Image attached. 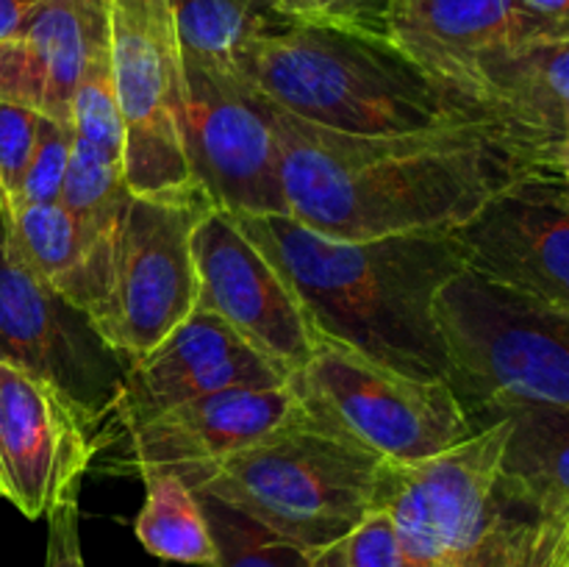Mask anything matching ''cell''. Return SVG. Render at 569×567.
<instances>
[{
  "label": "cell",
  "mask_w": 569,
  "mask_h": 567,
  "mask_svg": "<svg viewBox=\"0 0 569 567\" xmlns=\"http://www.w3.org/2000/svg\"><path fill=\"white\" fill-rule=\"evenodd\" d=\"M264 109L289 217L333 239L453 233L500 192L553 167L559 150V137L517 115L365 137Z\"/></svg>",
  "instance_id": "1"
},
{
  "label": "cell",
  "mask_w": 569,
  "mask_h": 567,
  "mask_svg": "<svg viewBox=\"0 0 569 567\" xmlns=\"http://www.w3.org/2000/svg\"><path fill=\"white\" fill-rule=\"evenodd\" d=\"M322 339L420 378H450L437 298L465 270L453 233L333 239L283 215L237 217Z\"/></svg>",
  "instance_id": "2"
},
{
  "label": "cell",
  "mask_w": 569,
  "mask_h": 567,
  "mask_svg": "<svg viewBox=\"0 0 569 567\" xmlns=\"http://www.w3.org/2000/svg\"><path fill=\"white\" fill-rule=\"evenodd\" d=\"M233 76L283 115L365 137L515 115L433 81L389 39L311 22L261 39Z\"/></svg>",
  "instance_id": "3"
},
{
  "label": "cell",
  "mask_w": 569,
  "mask_h": 567,
  "mask_svg": "<svg viewBox=\"0 0 569 567\" xmlns=\"http://www.w3.org/2000/svg\"><path fill=\"white\" fill-rule=\"evenodd\" d=\"M509 420L495 415L456 448L383 461L376 506L389 511L409 567H531L539 526L506 487Z\"/></svg>",
  "instance_id": "4"
},
{
  "label": "cell",
  "mask_w": 569,
  "mask_h": 567,
  "mask_svg": "<svg viewBox=\"0 0 569 567\" xmlns=\"http://www.w3.org/2000/svg\"><path fill=\"white\" fill-rule=\"evenodd\" d=\"M383 461L300 411L259 442L209 467L181 470L194 493L315 554L348 537L378 500Z\"/></svg>",
  "instance_id": "5"
},
{
  "label": "cell",
  "mask_w": 569,
  "mask_h": 567,
  "mask_svg": "<svg viewBox=\"0 0 569 567\" xmlns=\"http://www.w3.org/2000/svg\"><path fill=\"white\" fill-rule=\"evenodd\" d=\"M450 387L478 426L506 406L569 409V315L461 270L437 298Z\"/></svg>",
  "instance_id": "6"
},
{
  "label": "cell",
  "mask_w": 569,
  "mask_h": 567,
  "mask_svg": "<svg viewBox=\"0 0 569 567\" xmlns=\"http://www.w3.org/2000/svg\"><path fill=\"white\" fill-rule=\"evenodd\" d=\"M289 384L311 420L381 461L431 459L478 431L450 381L392 370L331 339Z\"/></svg>",
  "instance_id": "7"
},
{
  "label": "cell",
  "mask_w": 569,
  "mask_h": 567,
  "mask_svg": "<svg viewBox=\"0 0 569 567\" xmlns=\"http://www.w3.org/2000/svg\"><path fill=\"white\" fill-rule=\"evenodd\" d=\"M214 209L206 189L128 195L111 245L100 304L89 311L94 331L131 365L198 309L192 237Z\"/></svg>",
  "instance_id": "8"
},
{
  "label": "cell",
  "mask_w": 569,
  "mask_h": 567,
  "mask_svg": "<svg viewBox=\"0 0 569 567\" xmlns=\"http://www.w3.org/2000/svg\"><path fill=\"white\" fill-rule=\"evenodd\" d=\"M109 61L126 128L128 192L198 187L181 133L187 76L170 0H109Z\"/></svg>",
  "instance_id": "9"
},
{
  "label": "cell",
  "mask_w": 569,
  "mask_h": 567,
  "mask_svg": "<svg viewBox=\"0 0 569 567\" xmlns=\"http://www.w3.org/2000/svg\"><path fill=\"white\" fill-rule=\"evenodd\" d=\"M0 359L59 387L100 431L128 370V361L100 339L87 311L26 265L9 206L0 211Z\"/></svg>",
  "instance_id": "10"
},
{
  "label": "cell",
  "mask_w": 569,
  "mask_h": 567,
  "mask_svg": "<svg viewBox=\"0 0 569 567\" xmlns=\"http://www.w3.org/2000/svg\"><path fill=\"white\" fill-rule=\"evenodd\" d=\"M183 76L181 133L194 181L233 217H289L264 103L231 72L183 64Z\"/></svg>",
  "instance_id": "11"
},
{
  "label": "cell",
  "mask_w": 569,
  "mask_h": 567,
  "mask_svg": "<svg viewBox=\"0 0 569 567\" xmlns=\"http://www.w3.org/2000/svg\"><path fill=\"white\" fill-rule=\"evenodd\" d=\"M100 426L44 378L0 359V498L28 520L78 500Z\"/></svg>",
  "instance_id": "12"
},
{
  "label": "cell",
  "mask_w": 569,
  "mask_h": 567,
  "mask_svg": "<svg viewBox=\"0 0 569 567\" xmlns=\"http://www.w3.org/2000/svg\"><path fill=\"white\" fill-rule=\"evenodd\" d=\"M198 309L211 311L261 356L292 376L311 359L320 331L287 278L226 209H209L192 237Z\"/></svg>",
  "instance_id": "13"
},
{
  "label": "cell",
  "mask_w": 569,
  "mask_h": 567,
  "mask_svg": "<svg viewBox=\"0 0 569 567\" xmlns=\"http://www.w3.org/2000/svg\"><path fill=\"white\" fill-rule=\"evenodd\" d=\"M453 239L467 270L569 315V209L553 167L489 200Z\"/></svg>",
  "instance_id": "14"
},
{
  "label": "cell",
  "mask_w": 569,
  "mask_h": 567,
  "mask_svg": "<svg viewBox=\"0 0 569 567\" xmlns=\"http://www.w3.org/2000/svg\"><path fill=\"white\" fill-rule=\"evenodd\" d=\"M287 381L289 372L244 342L228 322L194 309L156 348L128 365L100 431V445L187 400L239 387H281Z\"/></svg>",
  "instance_id": "15"
},
{
  "label": "cell",
  "mask_w": 569,
  "mask_h": 567,
  "mask_svg": "<svg viewBox=\"0 0 569 567\" xmlns=\"http://www.w3.org/2000/svg\"><path fill=\"white\" fill-rule=\"evenodd\" d=\"M300 411L289 381L281 387L226 389L172 406L114 434L100 445L98 456L106 454L109 470L139 476L159 467L178 472L209 467L292 422Z\"/></svg>",
  "instance_id": "16"
},
{
  "label": "cell",
  "mask_w": 569,
  "mask_h": 567,
  "mask_svg": "<svg viewBox=\"0 0 569 567\" xmlns=\"http://www.w3.org/2000/svg\"><path fill=\"white\" fill-rule=\"evenodd\" d=\"M387 22L389 42L422 72L481 100H489L478 89L483 59L569 37L522 0H392Z\"/></svg>",
  "instance_id": "17"
},
{
  "label": "cell",
  "mask_w": 569,
  "mask_h": 567,
  "mask_svg": "<svg viewBox=\"0 0 569 567\" xmlns=\"http://www.w3.org/2000/svg\"><path fill=\"white\" fill-rule=\"evenodd\" d=\"M109 53V0H44L0 39V100L70 122L72 94Z\"/></svg>",
  "instance_id": "18"
},
{
  "label": "cell",
  "mask_w": 569,
  "mask_h": 567,
  "mask_svg": "<svg viewBox=\"0 0 569 567\" xmlns=\"http://www.w3.org/2000/svg\"><path fill=\"white\" fill-rule=\"evenodd\" d=\"M509 420L503 481L537 517L539 528H561L569 523V409L556 406H506L489 417Z\"/></svg>",
  "instance_id": "19"
},
{
  "label": "cell",
  "mask_w": 569,
  "mask_h": 567,
  "mask_svg": "<svg viewBox=\"0 0 569 567\" xmlns=\"http://www.w3.org/2000/svg\"><path fill=\"white\" fill-rule=\"evenodd\" d=\"M478 89L561 139L569 128V37L489 56L478 67Z\"/></svg>",
  "instance_id": "20"
},
{
  "label": "cell",
  "mask_w": 569,
  "mask_h": 567,
  "mask_svg": "<svg viewBox=\"0 0 569 567\" xmlns=\"http://www.w3.org/2000/svg\"><path fill=\"white\" fill-rule=\"evenodd\" d=\"M170 6L183 64L231 76L253 44L298 22L281 0H170Z\"/></svg>",
  "instance_id": "21"
},
{
  "label": "cell",
  "mask_w": 569,
  "mask_h": 567,
  "mask_svg": "<svg viewBox=\"0 0 569 567\" xmlns=\"http://www.w3.org/2000/svg\"><path fill=\"white\" fill-rule=\"evenodd\" d=\"M144 504L133 531L150 556L194 567H217V545L203 504L187 478L170 467L142 472Z\"/></svg>",
  "instance_id": "22"
},
{
  "label": "cell",
  "mask_w": 569,
  "mask_h": 567,
  "mask_svg": "<svg viewBox=\"0 0 569 567\" xmlns=\"http://www.w3.org/2000/svg\"><path fill=\"white\" fill-rule=\"evenodd\" d=\"M217 545V567H311L315 550L300 548L289 539L248 515L228 506L226 500L198 493Z\"/></svg>",
  "instance_id": "23"
},
{
  "label": "cell",
  "mask_w": 569,
  "mask_h": 567,
  "mask_svg": "<svg viewBox=\"0 0 569 567\" xmlns=\"http://www.w3.org/2000/svg\"><path fill=\"white\" fill-rule=\"evenodd\" d=\"M128 195L131 192L126 187L122 156L81 142L72 133V153L59 203L76 217L87 220V217H100L120 209Z\"/></svg>",
  "instance_id": "24"
},
{
  "label": "cell",
  "mask_w": 569,
  "mask_h": 567,
  "mask_svg": "<svg viewBox=\"0 0 569 567\" xmlns=\"http://www.w3.org/2000/svg\"><path fill=\"white\" fill-rule=\"evenodd\" d=\"M70 126L76 139H81V142H89L100 150L122 156V148H126V128H122L120 103H117L109 53L94 59L87 76L78 83L70 106Z\"/></svg>",
  "instance_id": "25"
},
{
  "label": "cell",
  "mask_w": 569,
  "mask_h": 567,
  "mask_svg": "<svg viewBox=\"0 0 569 567\" xmlns=\"http://www.w3.org/2000/svg\"><path fill=\"white\" fill-rule=\"evenodd\" d=\"M311 567H409L387 509L376 506L348 537L320 550Z\"/></svg>",
  "instance_id": "26"
},
{
  "label": "cell",
  "mask_w": 569,
  "mask_h": 567,
  "mask_svg": "<svg viewBox=\"0 0 569 567\" xmlns=\"http://www.w3.org/2000/svg\"><path fill=\"white\" fill-rule=\"evenodd\" d=\"M72 153V126L70 122L42 117L39 122V137L33 145L31 161L22 176L20 192L14 200L6 203H56L64 187L67 165Z\"/></svg>",
  "instance_id": "27"
},
{
  "label": "cell",
  "mask_w": 569,
  "mask_h": 567,
  "mask_svg": "<svg viewBox=\"0 0 569 567\" xmlns=\"http://www.w3.org/2000/svg\"><path fill=\"white\" fill-rule=\"evenodd\" d=\"M389 3L392 0H281L292 20L378 39H389Z\"/></svg>",
  "instance_id": "28"
},
{
  "label": "cell",
  "mask_w": 569,
  "mask_h": 567,
  "mask_svg": "<svg viewBox=\"0 0 569 567\" xmlns=\"http://www.w3.org/2000/svg\"><path fill=\"white\" fill-rule=\"evenodd\" d=\"M39 122H42L39 111L0 100V192L6 200H14L20 192L22 176L39 137Z\"/></svg>",
  "instance_id": "29"
},
{
  "label": "cell",
  "mask_w": 569,
  "mask_h": 567,
  "mask_svg": "<svg viewBox=\"0 0 569 567\" xmlns=\"http://www.w3.org/2000/svg\"><path fill=\"white\" fill-rule=\"evenodd\" d=\"M44 567H87L81 548L78 500L59 506L48 517V554H44Z\"/></svg>",
  "instance_id": "30"
},
{
  "label": "cell",
  "mask_w": 569,
  "mask_h": 567,
  "mask_svg": "<svg viewBox=\"0 0 569 567\" xmlns=\"http://www.w3.org/2000/svg\"><path fill=\"white\" fill-rule=\"evenodd\" d=\"M533 567H569V523L559 531H548L539 539Z\"/></svg>",
  "instance_id": "31"
},
{
  "label": "cell",
  "mask_w": 569,
  "mask_h": 567,
  "mask_svg": "<svg viewBox=\"0 0 569 567\" xmlns=\"http://www.w3.org/2000/svg\"><path fill=\"white\" fill-rule=\"evenodd\" d=\"M44 0H0V39H9Z\"/></svg>",
  "instance_id": "32"
},
{
  "label": "cell",
  "mask_w": 569,
  "mask_h": 567,
  "mask_svg": "<svg viewBox=\"0 0 569 567\" xmlns=\"http://www.w3.org/2000/svg\"><path fill=\"white\" fill-rule=\"evenodd\" d=\"M531 11L545 17L548 22L559 26L561 31L569 33V0H522Z\"/></svg>",
  "instance_id": "33"
},
{
  "label": "cell",
  "mask_w": 569,
  "mask_h": 567,
  "mask_svg": "<svg viewBox=\"0 0 569 567\" xmlns=\"http://www.w3.org/2000/svg\"><path fill=\"white\" fill-rule=\"evenodd\" d=\"M553 172L556 181H559V192L565 198V206L569 209V128H565L559 139V150H556L553 159Z\"/></svg>",
  "instance_id": "34"
},
{
  "label": "cell",
  "mask_w": 569,
  "mask_h": 567,
  "mask_svg": "<svg viewBox=\"0 0 569 567\" xmlns=\"http://www.w3.org/2000/svg\"><path fill=\"white\" fill-rule=\"evenodd\" d=\"M3 206H6V198H3V192H0V211H3Z\"/></svg>",
  "instance_id": "35"
}]
</instances>
